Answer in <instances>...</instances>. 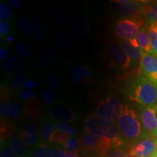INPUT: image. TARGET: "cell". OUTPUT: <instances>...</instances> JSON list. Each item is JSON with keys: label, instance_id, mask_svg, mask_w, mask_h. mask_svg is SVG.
Returning a JSON list of instances; mask_svg holds the SVG:
<instances>
[{"label": "cell", "instance_id": "obj_1", "mask_svg": "<svg viewBox=\"0 0 157 157\" xmlns=\"http://www.w3.org/2000/svg\"><path fill=\"white\" fill-rule=\"evenodd\" d=\"M116 121L120 136L127 148L137 141L150 137L145 130L140 117L129 105L124 104L121 105L120 112Z\"/></svg>", "mask_w": 157, "mask_h": 157}, {"label": "cell", "instance_id": "obj_2", "mask_svg": "<svg viewBox=\"0 0 157 157\" xmlns=\"http://www.w3.org/2000/svg\"><path fill=\"white\" fill-rule=\"evenodd\" d=\"M86 132L93 133L99 137H105L113 142V148L127 147L119 134L117 124L100 119L96 113H91L84 121Z\"/></svg>", "mask_w": 157, "mask_h": 157}, {"label": "cell", "instance_id": "obj_3", "mask_svg": "<svg viewBox=\"0 0 157 157\" xmlns=\"http://www.w3.org/2000/svg\"><path fill=\"white\" fill-rule=\"evenodd\" d=\"M131 101L140 105L148 106L157 103V86L146 76H137L129 90Z\"/></svg>", "mask_w": 157, "mask_h": 157}, {"label": "cell", "instance_id": "obj_4", "mask_svg": "<svg viewBox=\"0 0 157 157\" xmlns=\"http://www.w3.org/2000/svg\"><path fill=\"white\" fill-rule=\"evenodd\" d=\"M144 24V20L141 15L119 21L116 24V34L122 40L136 39L138 33Z\"/></svg>", "mask_w": 157, "mask_h": 157}, {"label": "cell", "instance_id": "obj_5", "mask_svg": "<svg viewBox=\"0 0 157 157\" xmlns=\"http://www.w3.org/2000/svg\"><path fill=\"white\" fill-rule=\"evenodd\" d=\"M121 105L120 102L117 98L110 96L98 103L96 115L104 121L114 123L120 112Z\"/></svg>", "mask_w": 157, "mask_h": 157}, {"label": "cell", "instance_id": "obj_6", "mask_svg": "<svg viewBox=\"0 0 157 157\" xmlns=\"http://www.w3.org/2000/svg\"><path fill=\"white\" fill-rule=\"evenodd\" d=\"M157 151V146L152 137L137 141L128 148L129 157H151Z\"/></svg>", "mask_w": 157, "mask_h": 157}, {"label": "cell", "instance_id": "obj_7", "mask_svg": "<svg viewBox=\"0 0 157 157\" xmlns=\"http://www.w3.org/2000/svg\"><path fill=\"white\" fill-rule=\"evenodd\" d=\"M139 117L146 132L152 137L157 132V103L145 106Z\"/></svg>", "mask_w": 157, "mask_h": 157}, {"label": "cell", "instance_id": "obj_8", "mask_svg": "<svg viewBox=\"0 0 157 157\" xmlns=\"http://www.w3.org/2000/svg\"><path fill=\"white\" fill-rule=\"evenodd\" d=\"M107 56L114 66H119L122 69H125L130 66L132 60L121 44L117 43L109 44L107 49Z\"/></svg>", "mask_w": 157, "mask_h": 157}, {"label": "cell", "instance_id": "obj_9", "mask_svg": "<svg viewBox=\"0 0 157 157\" xmlns=\"http://www.w3.org/2000/svg\"><path fill=\"white\" fill-rule=\"evenodd\" d=\"M112 7L117 14L127 18L141 15L143 6L137 2L129 0H117L112 2Z\"/></svg>", "mask_w": 157, "mask_h": 157}, {"label": "cell", "instance_id": "obj_10", "mask_svg": "<svg viewBox=\"0 0 157 157\" xmlns=\"http://www.w3.org/2000/svg\"><path fill=\"white\" fill-rule=\"evenodd\" d=\"M140 68L143 75L157 86V57L144 52L140 60Z\"/></svg>", "mask_w": 157, "mask_h": 157}, {"label": "cell", "instance_id": "obj_11", "mask_svg": "<svg viewBox=\"0 0 157 157\" xmlns=\"http://www.w3.org/2000/svg\"><path fill=\"white\" fill-rule=\"evenodd\" d=\"M50 116L54 120L66 124L73 122L76 117L73 109L63 104L54 105L50 111Z\"/></svg>", "mask_w": 157, "mask_h": 157}, {"label": "cell", "instance_id": "obj_12", "mask_svg": "<svg viewBox=\"0 0 157 157\" xmlns=\"http://www.w3.org/2000/svg\"><path fill=\"white\" fill-rule=\"evenodd\" d=\"M20 132H21L23 140L24 141L31 152L39 146L40 136H39V132L36 124H29Z\"/></svg>", "mask_w": 157, "mask_h": 157}, {"label": "cell", "instance_id": "obj_13", "mask_svg": "<svg viewBox=\"0 0 157 157\" xmlns=\"http://www.w3.org/2000/svg\"><path fill=\"white\" fill-rule=\"evenodd\" d=\"M7 140L17 157H31V151L23 140L21 132L15 131Z\"/></svg>", "mask_w": 157, "mask_h": 157}, {"label": "cell", "instance_id": "obj_14", "mask_svg": "<svg viewBox=\"0 0 157 157\" xmlns=\"http://www.w3.org/2000/svg\"><path fill=\"white\" fill-rule=\"evenodd\" d=\"M81 140V151L83 154H91L92 156L96 155V149L100 137L93 133L85 132L80 138Z\"/></svg>", "mask_w": 157, "mask_h": 157}, {"label": "cell", "instance_id": "obj_15", "mask_svg": "<svg viewBox=\"0 0 157 157\" xmlns=\"http://www.w3.org/2000/svg\"><path fill=\"white\" fill-rule=\"evenodd\" d=\"M57 124L53 121L45 119L41 124L39 129V136H40V143L44 144H51L53 135L58 132Z\"/></svg>", "mask_w": 157, "mask_h": 157}, {"label": "cell", "instance_id": "obj_16", "mask_svg": "<svg viewBox=\"0 0 157 157\" xmlns=\"http://www.w3.org/2000/svg\"><path fill=\"white\" fill-rule=\"evenodd\" d=\"M120 44L131 60L134 61H140L144 55V52L139 46L137 38L131 40H121Z\"/></svg>", "mask_w": 157, "mask_h": 157}, {"label": "cell", "instance_id": "obj_17", "mask_svg": "<svg viewBox=\"0 0 157 157\" xmlns=\"http://www.w3.org/2000/svg\"><path fill=\"white\" fill-rule=\"evenodd\" d=\"M25 63L21 58L16 56L10 57L3 63V70L6 74H13L21 71L24 67Z\"/></svg>", "mask_w": 157, "mask_h": 157}, {"label": "cell", "instance_id": "obj_18", "mask_svg": "<svg viewBox=\"0 0 157 157\" xmlns=\"http://www.w3.org/2000/svg\"><path fill=\"white\" fill-rule=\"evenodd\" d=\"M137 40L139 46L143 52H146V53L154 55L151 47V43L148 31L146 26H143L141 28L137 36Z\"/></svg>", "mask_w": 157, "mask_h": 157}, {"label": "cell", "instance_id": "obj_19", "mask_svg": "<svg viewBox=\"0 0 157 157\" xmlns=\"http://www.w3.org/2000/svg\"><path fill=\"white\" fill-rule=\"evenodd\" d=\"M25 112L28 117L32 119H38L42 116V109L36 98L27 102L25 106Z\"/></svg>", "mask_w": 157, "mask_h": 157}, {"label": "cell", "instance_id": "obj_20", "mask_svg": "<svg viewBox=\"0 0 157 157\" xmlns=\"http://www.w3.org/2000/svg\"><path fill=\"white\" fill-rule=\"evenodd\" d=\"M112 149L113 142L111 140L105 137H100L99 143L96 149L97 156L100 157H106Z\"/></svg>", "mask_w": 157, "mask_h": 157}, {"label": "cell", "instance_id": "obj_21", "mask_svg": "<svg viewBox=\"0 0 157 157\" xmlns=\"http://www.w3.org/2000/svg\"><path fill=\"white\" fill-rule=\"evenodd\" d=\"M141 15L144 17L150 24L157 22V2L143 6Z\"/></svg>", "mask_w": 157, "mask_h": 157}, {"label": "cell", "instance_id": "obj_22", "mask_svg": "<svg viewBox=\"0 0 157 157\" xmlns=\"http://www.w3.org/2000/svg\"><path fill=\"white\" fill-rule=\"evenodd\" d=\"M87 25L86 23L85 19L83 16H78L76 18L73 24H72L71 30L72 32L74 33L76 36H84V34H86V33L87 32Z\"/></svg>", "mask_w": 157, "mask_h": 157}, {"label": "cell", "instance_id": "obj_23", "mask_svg": "<svg viewBox=\"0 0 157 157\" xmlns=\"http://www.w3.org/2000/svg\"><path fill=\"white\" fill-rule=\"evenodd\" d=\"M46 83L48 87L56 91H61L63 89V82L59 74L52 73L47 76Z\"/></svg>", "mask_w": 157, "mask_h": 157}, {"label": "cell", "instance_id": "obj_24", "mask_svg": "<svg viewBox=\"0 0 157 157\" xmlns=\"http://www.w3.org/2000/svg\"><path fill=\"white\" fill-rule=\"evenodd\" d=\"M52 148L50 145L40 143L37 148L31 151V157H50Z\"/></svg>", "mask_w": 157, "mask_h": 157}, {"label": "cell", "instance_id": "obj_25", "mask_svg": "<svg viewBox=\"0 0 157 157\" xmlns=\"http://www.w3.org/2000/svg\"><path fill=\"white\" fill-rule=\"evenodd\" d=\"M65 151L70 152H78L81 149V140L76 137H70L69 140L62 146Z\"/></svg>", "mask_w": 157, "mask_h": 157}, {"label": "cell", "instance_id": "obj_26", "mask_svg": "<svg viewBox=\"0 0 157 157\" xmlns=\"http://www.w3.org/2000/svg\"><path fill=\"white\" fill-rule=\"evenodd\" d=\"M55 51L52 48L46 49L41 56V64L43 67H50L55 60Z\"/></svg>", "mask_w": 157, "mask_h": 157}, {"label": "cell", "instance_id": "obj_27", "mask_svg": "<svg viewBox=\"0 0 157 157\" xmlns=\"http://www.w3.org/2000/svg\"><path fill=\"white\" fill-rule=\"evenodd\" d=\"M15 51L20 58L24 59H29L32 57V51L27 45L21 42H18L15 44Z\"/></svg>", "mask_w": 157, "mask_h": 157}, {"label": "cell", "instance_id": "obj_28", "mask_svg": "<svg viewBox=\"0 0 157 157\" xmlns=\"http://www.w3.org/2000/svg\"><path fill=\"white\" fill-rule=\"evenodd\" d=\"M0 157H17L12 148L8 140H1L0 143Z\"/></svg>", "mask_w": 157, "mask_h": 157}, {"label": "cell", "instance_id": "obj_29", "mask_svg": "<svg viewBox=\"0 0 157 157\" xmlns=\"http://www.w3.org/2000/svg\"><path fill=\"white\" fill-rule=\"evenodd\" d=\"M18 24L21 29H22V31L27 36H29V37L34 36L33 26H31L28 17L25 16H21L18 20Z\"/></svg>", "mask_w": 157, "mask_h": 157}, {"label": "cell", "instance_id": "obj_30", "mask_svg": "<svg viewBox=\"0 0 157 157\" xmlns=\"http://www.w3.org/2000/svg\"><path fill=\"white\" fill-rule=\"evenodd\" d=\"M33 29H34V37L36 38V42H39V44L42 43L44 39V31H43L42 24H41L40 21L38 17H35L33 20Z\"/></svg>", "mask_w": 157, "mask_h": 157}, {"label": "cell", "instance_id": "obj_31", "mask_svg": "<svg viewBox=\"0 0 157 157\" xmlns=\"http://www.w3.org/2000/svg\"><path fill=\"white\" fill-rule=\"evenodd\" d=\"M25 76L26 74L25 72H21L13 78L11 82V87L14 92H18L21 90L23 84L25 82Z\"/></svg>", "mask_w": 157, "mask_h": 157}, {"label": "cell", "instance_id": "obj_32", "mask_svg": "<svg viewBox=\"0 0 157 157\" xmlns=\"http://www.w3.org/2000/svg\"><path fill=\"white\" fill-rule=\"evenodd\" d=\"M12 16L11 7L7 3L2 2L0 4V20L1 21L7 22L10 20Z\"/></svg>", "mask_w": 157, "mask_h": 157}, {"label": "cell", "instance_id": "obj_33", "mask_svg": "<svg viewBox=\"0 0 157 157\" xmlns=\"http://www.w3.org/2000/svg\"><path fill=\"white\" fill-rule=\"evenodd\" d=\"M148 31L153 51H154L155 56L157 57V29L155 26L154 23H151L148 29Z\"/></svg>", "mask_w": 157, "mask_h": 157}, {"label": "cell", "instance_id": "obj_34", "mask_svg": "<svg viewBox=\"0 0 157 157\" xmlns=\"http://www.w3.org/2000/svg\"><path fill=\"white\" fill-rule=\"evenodd\" d=\"M57 43L59 48L62 50H66L69 44L68 36L65 31H60L57 35Z\"/></svg>", "mask_w": 157, "mask_h": 157}, {"label": "cell", "instance_id": "obj_35", "mask_svg": "<svg viewBox=\"0 0 157 157\" xmlns=\"http://www.w3.org/2000/svg\"><path fill=\"white\" fill-rule=\"evenodd\" d=\"M70 137L71 136L68 134H67V133L58 131V132L53 135V137H52L51 143H54V144L63 146V145L65 144V143L69 140Z\"/></svg>", "mask_w": 157, "mask_h": 157}, {"label": "cell", "instance_id": "obj_36", "mask_svg": "<svg viewBox=\"0 0 157 157\" xmlns=\"http://www.w3.org/2000/svg\"><path fill=\"white\" fill-rule=\"evenodd\" d=\"M14 110V103H3L1 104V108H0V113H1V117L4 118H7L9 119L12 113Z\"/></svg>", "mask_w": 157, "mask_h": 157}, {"label": "cell", "instance_id": "obj_37", "mask_svg": "<svg viewBox=\"0 0 157 157\" xmlns=\"http://www.w3.org/2000/svg\"><path fill=\"white\" fill-rule=\"evenodd\" d=\"M42 97L44 103L48 105H52L55 102V99H56V95H55L53 90H52L50 88H45L43 90Z\"/></svg>", "mask_w": 157, "mask_h": 157}, {"label": "cell", "instance_id": "obj_38", "mask_svg": "<svg viewBox=\"0 0 157 157\" xmlns=\"http://www.w3.org/2000/svg\"><path fill=\"white\" fill-rule=\"evenodd\" d=\"M106 157H129L128 154V148L119 147L113 148Z\"/></svg>", "mask_w": 157, "mask_h": 157}, {"label": "cell", "instance_id": "obj_39", "mask_svg": "<svg viewBox=\"0 0 157 157\" xmlns=\"http://www.w3.org/2000/svg\"><path fill=\"white\" fill-rule=\"evenodd\" d=\"M56 124L57 128H58V131H60V132L67 133V134H68L71 137H74L75 135H76V134H77L76 129L75 128H74V127L69 126L67 124L59 122L57 123Z\"/></svg>", "mask_w": 157, "mask_h": 157}, {"label": "cell", "instance_id": "obj_40", "mask_svg": "<svg viewBox=\"0 0 157 157\" xmlns=\"http://www.w3.org/2000/svg\"><path fill=\"white\" fill-rule=\"evenodd\" d=\"M11 31V25L8 22L0 21V36L1 38L7 36Z\"/></svg>", "mask_w": 157, "mask_h": 157}, {"label": "cell", "instance_id": "obj_41", "mask_svg": "<svg viewBox=\"0 0 157 157\" xmlns=\"http://www.w3.org/2000/svg\"><path fill=\"white\" fill-rule=\"evenodd\" d=\"M37 93L33 90H23L21 93V98L23 101H31V100L36 98Z\"/></svg>", "mask_w": 157, "mask_h": 157}, {"label": "cell", "instance_id": "obj_42", "mask_svg": "<svg viewBox=\"0 0 157 157\" xmlns=\"http://www.w3.org/2000/svg\"><path fill=\"white\" fill-rule=\"evenodd\" d=\"M23 112V109L21 105L17 102H15L14 103V110L13 112L12 113L9 119H16L17 118L21 117Z\"/></svg>", "mask_w": 157, "mask_h": 157}, {"label": "cell", "instance_id": "obj_43", "mask_svg": "<svg viewBox=\"0 0 157 157\" xmlns=\"http://www.w3.org/2000/svg\"><path fill=\"white\" fill-rule=\"evenodd\" d=\"M66 20V15L63 11H60V13L58 14L56 13V15H55V18H54V22L58 25H60L62 23H63Z\"/></svg>", "mask_w": 157, "mask_h": 157}, {"label": "cell", "instance_id": "obj_44", "mask_svg": "<svg viewBox=\"0 0 157 157\" xmlns=\"http://www.w3.org/2000/svg\"><path fill=\"white\" fill-rule=\"evenodd\" d=\"M24 86L26 88H28V89H34V88L38 87L39 82L35 81V80L29 79V78H28V79L25 80Z\"/></svg>", "mask_w": 157, "mask_h": 157}, {"label": "cell", "instance_id": "obj_45", "mask_svg": "<svg viewBox=\"0 0 157 157\" xmlns=\"http://www.w3.org/2000/svg\"><path fill=\"white\" fill-rule=\"evenodd\" d=\"M8 50L5 46H2L0 48V60L2 61L8 56Z\"/></svg>", "mask_w": 157, "mask_h": 157}, {"label": "cell", "instance_id": "obj_46", "mask_svg": "<svg viewBox=\"0 0 157 157\" xmlns=\"http://www.w3.org/2000/svg\"><path fill=\"white\" fill-rule=\"evenodd\" d=\"M10 3L16 10H21L23 8L22 2L20 1V0H10Z\"/></svg>", "mask_w": 157, "mask_h": 157}, {"label": "cell", "instance_id": "obj_47", "mask_svg": "<svg viewBox=\"0 0 157 157\" xmlns=\"http://www.w3.org/2000/svg\"><path fill=\"white\" fill-rule=\"evenodd\" d=\"M152 138H153V140H154L155 143H156V146H157V132L156 133V134H155V135H154V136L152 137Z\"/></svg>", "mask_w": 157, "mask_h": 157}, {"label": "cell", "instance_id": "obj_48", "mask_svg": "<svg viewBox=\"0 0 157 157\" xmlns=\"http://www.w3.org/2000/svg\"><path fill=\"white\" fill-rule=\"evenodd\" d=\"M7 41H8L9 42H13V40H14V38H13V36H8V37H7Z\"/></svg>", "mask_w": 157, "mask_h": 157}, {"label": "cell", "instance_id": "obj_49", "mask_svg": "<svg viewBox=\"0 0 157 157\" xmlns=\"http://www.w3.org/2000/svg\"><path fill=\"white\" fill-rule=\"evenodd\" d=\"M151 157H157V151L156 152H155L154 154L152 155V156Z\"/></svg>", "mask_w": 157, "mask_h": 157}, {"label": "cell", "instance_id": "obj_50", "mask_svg": "<svg viewBox=\"0 0 157 157\" xmlns=\"http://www.w3.org/2000/svg\"><path fill=\"white\" fill-rule=\"evenodd\" d=\"M84 157H100L98 156H84Z\"/></svg>", "mask_w": 157, "mask_h": 157}, {"label": "cell", "instance_id": "obj_51", "mask_svg": "<svg viewBox=\"0 0 157 157\" xmlns=\"http://www.w3.org/2000/svg\"><path fill=\"white\" fill-rule=\"evenodd\" d=\"M154 23L155 26H156V29H157V22H156V23Z\"/></svg>", "mask_w": 157, "mask_h": 157}]
</instances>
